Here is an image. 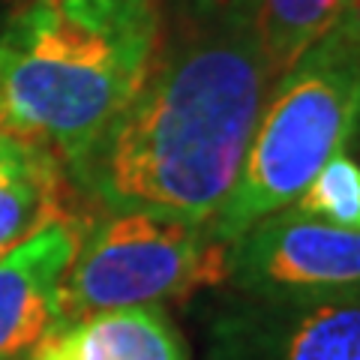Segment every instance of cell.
<instances>
[{
  "label": "cell",
  "instance_id": "9c48e42d",
  "mask_svg": "<svg viewBox=\"0 0 360 360\" xmlns=\"http://www.w3.org/2000/svg\"><path fill=\"white\" fill-rule=\"evenodd\" d=\"M66 217V168L39 141L0 144V255Z\"/></svg>",
  "mask_w": 360,
  "mask_h": 360
},
{
  "label": "cell",
  "instance_id": "7c38bea8",
  "mask_svg": "<svg viewBox=\"0 0 360 360\" xmlns=\"http://www.w3.org/2000/svg\"><path fill=\"white\" fill-rule=\"evenodd\" d=\"M328 33H333L336 39L352 45V49L360 54V0H345L340 15H336V21H333V27Z\"/></svg>",
  "mask_w": 360,
  "mask_h": 360
},
{
  "label": "cell",
  "instance_id": "30bf717a",
  "mask_svg": "<svg viewBox=\"0 0 360 360\" xmlns=\"http://www.w3.org/2000/svg\"><path fill=\"white\" fill-rule=\"evenodd\" d=\"M267 63L283 78L333 27L345 0H240Z\"/></svg>",
  "mask_w": 360,
  "mask_h": 360
},
{
  "label": "cell",
  "instance_id": "277c9868",
  "mask_svg": "<svg viewBox=\"0 0 360 360\" xmlns=\"http://www.w3.org/2000/svg\"><path fill=\"white\" fill-rule=\"evenodd\" d=\"M229 279V246L207 225L148 210H111L82 229L58 291V324L84 315L165 307Z\"/></svg>",
  "mask_w": 360,
  "mask_h": 360
},
{
  "label": "cell",
  "instance_id": "7a4b0ae2",
  "mask_svg": "<svg viewBox=\"0 0 360 360\" xmlns=\"http://www.w3.org/2000/svg\"><path fill=\"white\" fill-rule=\"evenodd\" d=\"M160 0H30L0 42V132L39 141L72 180L150 72Z\"/></svg>",
  "mask_w": 360,
  "mask_h": 360
},
{
  "label": "cell",
  "instance_id": "8992f818",
  "mask_svg": "<svg viewBox=\"0 0 360 360\" xmlns=\"http://www.w3.org/2000/svg\"><path fill=\"white\" fill-rule=\"evenodd\" d=\"M207 360H360V291L307 300L231 295L207 309Z\"/></svg>",
  "mask_w": 360,
  "mask_h": 360
},
{
  "label": "cell",
  "instance_id": "6da1fadb",
  "mask_svg": "<svg viewBox=\"0 0 360 360\" xmlns=\"http://www.w3.org/2000/svg\"><path fill=\"white\" fill-rule=\"evenodd\" d=\"M279 82L240 0H195L75 184L108 210L207 225L238 180Z\"/></svg>",
  "mask_w": 360,
  "mask_h": 360
},
{
  "label": "cell",
  "instance_id": "4fadbf2b",
  "mask_svg": "<svg viewBox=\"0 0 360 360\" xmlns=\"http://www.w3.org/2000/svg\"><path fill=\"white\" fill-rule=\"evenodd\" d=\"M6 141V132H0V144H4Z\"/></svg>",
  "mask_w": 360,
  "mask_h": 360
},
{
  "label": "cell",
  "instance_id": "ba28073f",
  "mask_svg": "<svg viewBox=\"0 0 360 360\" xmlns=\"http://www.w3.org/2000/svg\"><path fill=\"white\" fill-rule=\"evenodd\" d=\"M27 360H189L165 307H129L54 324Z\"/></svg>",
  "mask_w": 360,
  "mask_h": 360
},
{
  "label": "cell",
  "instance_id": "5b68a950",
  "mask_svg": "<svg viewBox=\"0 0 360 360\" xmlns=\"http://www.w3.org/2000/svg\"><path fill=\"white\" fill-rule=\"evenodd\" d=\"M234 295L307 300L360 291V231L336 229L297 210H276L229 246Z\"/></svg>",
  "mask_w": 360,
  "mask_h": 360
},
{
  "label": "cell",
  "instance_id": "52a82bcc",
  "mask_svg": "<svg viewBox=\"0 0 360 360\" xmlns=\"http://www.w3.org/2000/svg\"><path fill=\"white\" fill-rule=\"evenodd\" d=\"M82 225L58 219L0 255V360H27L58 324V291Z\"/></svg>",
  "mask_w": 360,
  "mask_h": 360
},
{
  "label": "cell",
  "instance_id": "8fae6325",
  "mask_svg": "<svg viewBox=\"0 0 360 360\" xmlns=\"http://www.w3.org/2000/svg\"><path fill=\"white\" fill-rule=\"evenodd\" d=\"M288 207L336 229L360 231V165L348 153H336Z\"/></svg>",
  "mask_w": 360,
  "mask_h": 360
},
{
  "label": "cell",
  "instance_id": "3957f363",
  "mask_svg": "<svg viewBox=\"0 0 360 360\" xmlns=\"http://www.w3.org/2000/svg\"><path fill=\"white\" fill-rule=\"evenodd\" d=\"M357 132L360 54L324 33L276 82L240 174L210 222L213 238L231 246L255 222L285 210Z\"/></svg>",
  "mask_w": 360,
  "mask_h": 360
}]
</instances>
